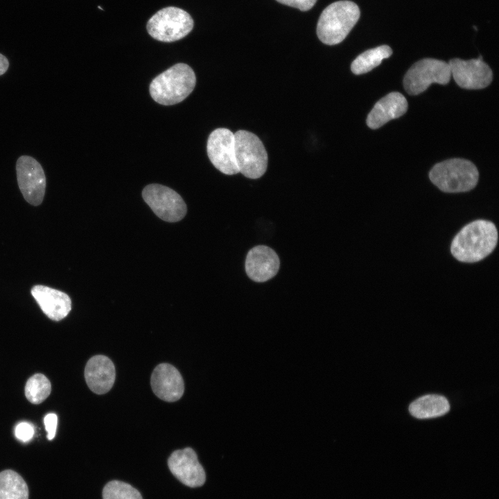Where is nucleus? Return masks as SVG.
Instances as JSON below:
<instances>
[{"mask_svg": "<svg viewBox=\"0 0 499 499\" xmlns=\"http://www.w3.org/2000/svg\"><path fill=\"white\" fill-rule=\"evenodd\" d=\"M498 242L495 225L478 220L464 226L454 237L450 252L458 261L464 263L480 261L490 254Z\"/></svg>", "mask_w": 499, "mask_h": 499, "instance_id": "obj_1", "label": "nucleus"}, {"mask_svg": "<svg viewBox=\"0 0 499 499\" xmlns=\"http://www.w3.org/2000/svg\"><path fill=\"white\" fill-rule=\"evenodd\" d=\"M196 78L186 64H176L155 77L150 85L153 100L164 105L177 104L184 100L193 90Z\"/></svg>", "mask_w": 499, "mask_h": 499, "instance_id": "obj_2", "label": "nucleus"}, {"mask_svg": "<svg viewBox=\"0 0 499 499\" xmlns=\"http://www.w3.org/2000/svg\"><path fill=\"white\" fill-rule=\"evenodd\" d=\"M360 9L350 1H338L328 6L322 12L317 25V35L325 44L342 42L359 19Z\"/></svg>", "mask_w": 499, "mask_h": 499, "instance_id": "obj_3", "label": "nucleus"}, {"mask_svg": "<svg viewBox=\"0 0 499 499\" xmlns=\"http://www.w3.org/2000/svg\"><path fill=\"white\" fill-rule=\"evenodd\" d=\"M479 173L470 161L453 158L435 164L429 173L430 181L446 193L466 192L478 181Z\"/></svg>", "mask_w": 499, "mask_h": 499, "instance_id": "obj_4", "label": "nucleus"}, {"mask_svg": "<svg viewBox=\"0 0 499 499\" xmlns=\"http://www.w3.org/2000/svg\"><path fill=\"white\" fill-rule=\"evenodd\" d=\"M235 157L240 173L246 177L257 179L265 172L268 154L260 139L247 130L234 133Z\"/></svg>", "mask_w": 499, "mask_h": 499, "instance_id": "obj_5", "label": "nucleus"}, {"mask_svg": "<svg viewBox=\"0 0 499 499\" xmlns=\"http://www.w3.org/2000/svg\"><path fill=\"white\" fill-rule=\"evenodd\" d=\"M193 20L185 10L174 6L157 11L148 20L147 30L154 39L172 42L187 35L193 28Z\"/></svg>", "mask_w": 499, "mask_h": 499, "instance_id": "obj_6", "label": "nucleus"}, {"mask_svg": "<svg viewBox=\"0 0 499 499\" xmlns=\"http://www.w3.org/2000/svg\"><path fill=\"white\" fill-rule=\"evenodd\" d=\"M451 73L448 63L434 58H425L415 62L403 78L405 91L411 95H418L432 83L446 85Z\"/></svg>", "mask_w": 499, "mask_h": 499, "instance_id": "obj_7", "label": "nucleus"}, {"mask_svg": "<svg viewBox=\"0 0 499 499\" xmlns=\"http://www.w3.org/2000/svg\"><path fill=\"white\" fill-rule=\"evenodd\" d=\"M142 196L153 212L166 222H177L186 213V205L182 198L167 186L152 184L146 186Z\"/></svg>", "mask_w": 499, "mask_h": 499, "instance_id": "obj_8", "label": "nucleus"}, {"mask_svg": "<svg viewBox=\"0 0 499 499\" xmlns=\"http://www.w3.org/2000/svg\"><path fill=\"white\" fill-rule=\"evenodd\" d=\"M16 171L18 186L26 201L40 205L46 189V177L40 163L30 156L22 155L17 161Z\"/></svg>", "mask_w": 499, "mask_h": 499, "instance_id": "obj_9", "label": "nucleus"}, {"mask_svg": "<svg viewBox=\"0 0 499 499\" xmlns=\"http://www.w3.org/2000/svg\"><path fill=\"white\" fill-rule=\"evenodd\" d=\"M208 157L212 164L226 175L239 173L235 157L234 134L227 128H218L209 136Z\"/></svg>", "mask_w": 499, "mask_h": 499, "instance_id": "obj_10", "label": "nucleus"}, {"mask_svg": "<svg viewBox=\"0 0 499 499\" xmlns=\"http://www.w3.org/2000/svg\"><path fill=\"white\" fill-rule=\"evenodd\" d=\"M448 64L451 75L460 87L480 89L487 87L492 81V71L481 56L469 60L454 58Z\"/></svg>", "mask_w": 499, "mask_h": 499, "instance_id": "obj_11", "label": "nucleus"}, {"mask_svg": "<svg viewBox=\"0 0 499 499\" xmlns=\"http://www.w3.org/2000/svg\"><path fill=\"white\" fill-rule=\"evenodd\" d=\"M168 466L172 474L189 487H201L205 482V471L191 448L173 452L168 459Z\"/></svg>", "mask_w": 499, "mask_h": 499, "instance_id": "obj_12", "label": "nucleus"}, {"mask_svg": "<svg viewBox=\"0 0 499 499\" xmlns=\"http://www.w3.org/2000/svg\"><path fill=\"white\" fill-rule=\"evenodd\" d=\"M150 385L155 394L167 402L179 400L184 391L181 374L168 363H161L156 366L151 375Z\"/></svg>", "mask_w": 499, "mask_h": 499, "instance_id": "obj_13", "label": "nucleus"}, {"mask_svg": "<svg viewBox=\"0 0 499 499\" xmlns=\"http://www.w3.org/2000/svg\"><path fill=\"white\" fill-rule=\"evenodd\" d=\"M279 266L280 261L277 253L265 245L253 247L246 256V273L256 282H265L274 277Z\"/></svg>", "mask_w": 499, "mask_h": 499, "instance_id": "obj_14", "label": "nucleus"}, {"mask_svg": "<svg viewBox=\"0 0 499 499\" xmlns=\"http://www.w3.org/2000/svg\"><path fill=\"white\" fill-rule=\"evenodd\" d=\"M116 378L115 367L107 356L96 355L91 357L85 368V378L89 388L97 394L109 392Z\"/></svg>", "mask_w": 499, "mask_h": 499, "instance_id": "obj_15", "label": "nucleus"}, {"mask_svg": "<svg viewBox=\"0 0 499 499\" xmlns=\"http://www.w3.org/2000/svg\"><path fill=\"white\" fill-rule=\"evenodd\" d=\"M31 294L43 313L52 320L64 319L71 309L70 297L60 290L37 285L32 288Z\"/></svg>", "mask_w": 499, "mask_h": 499, "instance_id": "obj_16", "label": "nucleus"}, {"mask_svg": "<svg viewBox=\"0 0 499 499\" xmlns=\"http://www.w3.org/2000/svg\"><path fill=\"white\" fill-rule=\"evenodd\" d=\"M408 110V101L399 92H391L380 98L374 106L367 118V124L371 129H377L388 121L403 115Z\"/></svg>", "mask_w": 499, "mask_h": 499, "instance_id": "obj_17", "label": "nucleus"}, {"mask_svg": "<svg viewBox=\"0 0 499 499\" xmlns=\"http://www.w3.org/2000/svg\"><path fill=\"white\" fill-rule=\"evenodd\" d=\"M450 410L448 400L441 395L428 394L414 401L409 406L410 413L417 419H431L446 414Z\"/></svg>", "mask_w": 499, "mask_h": 499, "instance_id": "obj_18", "label": "nucleus"}, {"mask_svg": "<svg viewBox=\"0 0 499 499\" xmlns=\"http://www.w3.org/2000/svg\"><path fill=\"white\" fill-rule=\"evenodd\" d=\"M392 54V50L387 45L367 50L352 62L351 70L356 75L366 73L378 67L384 59L389 58Z\"/></svg>", "mask_w": 499, "mask_h": 499, "instance_id": "obj_19", "label": "nucleus"}, {"mask_svg": "<svg viewBox=\"0 0 499 499\" xmlns=\"http://www.w3.org/2000/svg\"><path fill=\"white\" fill-rule=\"evenodd\" d=\"M0 499H28V486L15 471L5 470L0 473Z\"/></svg>", "mask_w": 499, "mask_h": 499, "instance_id": "obj_20", "label": "nucleus"}, {"mask_svg": "<svg viewBox=\"0 0 499 499\" xmlns=\"http://www.w3.org/2000/svg\"><path fill=\"white\" fill-rule=\"evenodd\" d=\"M51 385L50 380L42 374H35L26 382L25 395L26 399L33 404L43 402L51 394Z\"/></svg>", "mask_w": 499, "mask_h": 499, "instance_id": "obj_21", "label": "nucleus"}, {"mask_svg": "<svg viewBox=\"0 0 499 499\" xmlns=\"http://www.w3.org/2000/svg\"><path fill=\"white\" fill-rule=\"evenodd\" d=\"M103 499H143V498L139 491L130 484L119 480H112L104 487Z\"/></svg>", "mask_w": 499, "mask_h": 499, "instance_id": "obj_22", "label": "nucleus"}, {"mask_svg": "<svg viewBox=\"0 0 499 499\" xmlns=\"http://www.w3.org/2000/svg\"><path fill=\"white\" fill-rule=\"evenodd\" d=\"M34 432L33 426L27 422L19 423L15 430L16 437L23 442L29 441L33 438Z\"/></svg>", "mask_w": 499, "mask_h": 499, "instance_id": "obj_23", "label": "nucleus"}, {"mask_svg": "<svg viewBox=\"0 0 499 499\" xmlns=\"http://www.w3.org/2000/svg\"><path fill=\"white\" fill-rule=\"evenodd\" d=\"M282 4L293 7L301 11H307L312 8L317 0H276Z\"/></svg>", "mask_w": 499, "mask_h": 499, "instance_id": "obj_24", "label": "nucleus"}, {"mask_svg": "<svg viewBox=\"0 0 499 499\" xmlns=\"http://www.w3.org/2000/svg\"><path fill=\"white\" fill-rule=\"evenodd\" d=\"M44 423L47 432V439L51 440L54 438L56 432L58 417L55 414L50 413L45 416Z\"/></svg>", "mask_w": 499, "mask_h": 499, "instance_id": "obj_25", "label": "nucleus"}, {"mask_svg": "<svg viewBox=\"0 0 499 499\" xmlns=\"http://www.w3.org/2000/svg\"><path fill=\"white\" fill-rule=\"evenodd\" d=\"M8 67L9 62L8 59L3 55L0 53V76L6 72Z\"/></svg>", "mask_w": 499, "mask_h": 499, "instance_id": "obj_26", "label": "nucleus"}]
</instances>
